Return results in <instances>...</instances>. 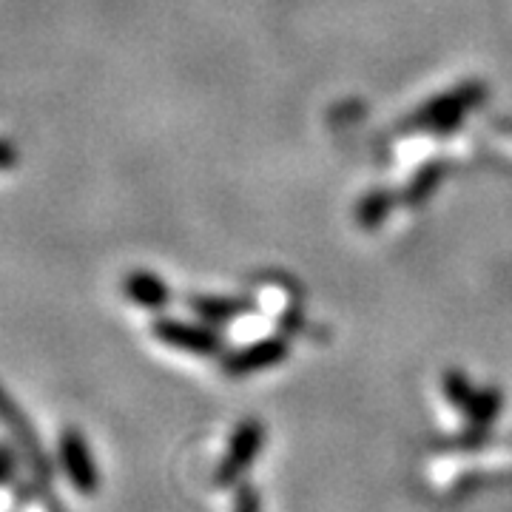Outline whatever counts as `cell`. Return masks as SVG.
Masks as SVG:
<instances>
[{
	"mask_svg": "<svg viewBox=\"0 0 512 512\" xmlns=\"http://www.w3.org/2000/svg\"><path fill=\"white\" fill-rule=\"evenodd\" d=\"M441 390H444V399L450 402V407H456V410L464 413V407L476 396L478 387L470 382V376L464 370H447L444 379H441Z\"/></svg>",
	"mask_w": 512,
	"mask_h": 512,
	"instance_id": "7",
	"label": "cell"
},
{
	"mask_svg": "<svg viewBox=\"0 0 512 512\" xmlns=\"http://www.w3.org/2000/svg\"><path fill=\"white\" fill-rule=\"evenodd\" d=\"M291 353V336L288 333H274V336H262L251 345H242L234 353L225 356L222 362V373L231 379H245V376H256L262 370L282 365Z\"/></svg>",
	"mask_w": 512,
	"mask_h": 512,
	"instance_id": "2",
	"label": "cell"
},
{
	"mask_svg": "<svg viewBox=\"0 0 512 512\" xmlns=\"http://www.w3.org/2000/svg\"><path fill=\"white\" fill-rule=\"evenodd\" d=\"M262 447H265V424L259 419L239 421L237 427H234V433H231V441H228V450L222 456L220 467L214 473V484L217 487L237 484L239 478L254 467Z\"/></svg>",
	"mask_w": 512,
	"mask_h": 512,
	"instance_id": "1",
	"label": "cell"
},
{
	"mask_svg": "<svg viewBox=\"0 0 512 512\" xmlns=\"http://www.w3.org/2000/svg\"><path fill=\"white\" fill-rule=\"evenodd\" d=\"M501 407H504V393L498 387H481V390H476V396L464 407V436H461V444L476 447V444L487 439L490 427L501 416Z\"/></svg>",
	"mask_w": 512,
	"mask_h": 512,
	"instance_id": "5",
	"label": "cell"
},
{
	"mask_svg": "<svg viewBox=\"0 0 512 512\" xmlns=\"http://www.w3.org/2000/svg\"><path fill=\"white\" fill-rule=\"evenodd\" d=\"M234 512H262L259 490L251 484H242L237 490V498H234Z\"/></svg>",
	"mask_w": 512,
	"mask_h": 512,
	"instance_id": "8",
	"label": "cell"
},
{
	"mask_svg": "<svg viewBox=\"0 0 512 512\" xmlns=\"http://www.w3.org/2000/svg\"><path fill=\"white\" fill-rule=\"evenodd\" d=\"M60 453H63V464L69 470V478L74 481V487L80 493H94L97 490V467H94V458L89 456L86 441L72 430L60 441Z\"/></svg>",
	"mask_w": 512,
	"mask_h": 512,
	"instance_id": "6",
	"label": "cell"
},
{
	"mask_svg": "<svg viewBox=\"0 0 512 512\" xmlns=\"http://www.w3.org/2000/svg\"><path fill=\"white\" fill-rule=\"evenodd\" d=\"M188 308L197 319H202V325H234L239 319L256 313V302L248 293H234V296L194 293L188 299Z\"/></svg>",
	"mask_w": 512,
	"mask_h": 512,
	"instance_id": "4",
	"label": "cell"
},
{
	"mask_svg": "<svg viewBox=\"0 0 512 512\" xmlns=\"http://www.w3.org/2000/svg\"><path fill=\"white\" fill-rule=\"evenodd\" d=\"M154 336L174 350H185L194 356H220L225 350L222 336L200 322H183V319H160L154 325Z\"/></svg>",
	"mask_w": 512,
	"mask_h": 512,
	"instance_id": "3",
	"label": "cell"
}]
</instances>
